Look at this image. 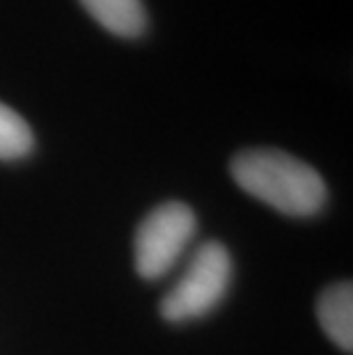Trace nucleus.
Returning <instances> with one entry per match:
<instances>
[{"label":"nucleus","instance_id":"f257e3e1","mask_svg":"<svg viewBox=\"0 0 353 355\" xmlns=\"http://www.w3.org/2000/svg\"><path fill=\"white\" fill-rule=\"evenodd\" d=\"M230 175L250 198L289 218L319 214L328 198L319 172L280 149H243L232 158Z\"/></svg>","mask_w":353,"mask_h":355},{"label":"nucleus","instance_id":"f03ea898","mask_svg":"<svg viewBox=\"0 0 353 355\" xmlns=\"http://www.w3.org/2000/svg\"><path fill=\"white\" fill-rule=\"evenodd\" d=\"M232 282L230 250L207 241L191 254V261L175 286L161 300V316L168 323H186L207 316L221 305Z\"/></svg>","mask_w":353,"mask_h":355},{"label":"nucleus","instance_id":"7ed1b4c3","mask_svg":"<svg viewBox=\"0 0 353 355\" xmlns=\"http://www.w3.org/2000/svg\"><path fill=\"white\" fill-rule=\"evenodd\" d=\"M198 232V218L184 202H165L149 211L133 241L136 270L142 279H161L177 266Z\"/></svg>","mask_w":353,"mask_h":355},{"label":"nucleus","instance_id":"20e7f679","mask_svg":"<svg viewBox=\"0 0 353 355\" xmlns=\"http://www.w3.org/2000/svg\"><path fill=\"white\" fill-rule=\"evenodd\" d=\"M317 319L321 330L330 337L337 349L353 351V286L337 282L319 296Z\"/></svg>","mask_w":353,"mask_h":355},{"label":"nucleus","instance_id":"39448f33","mask_svg":"<svg viewBox=\"0 0 353 355\" xmlns=\"http://www.w3.org/2000/svg\"><path fill=\"white\" fill-rule=\"evenodd\" d=\"M89 17L110 35L138 40L147 33V10L142 0H78Z\"/></svg>","mask_w":353,"mask_h":355},{"label":"nucleus","instance_id":"423d86ee","mask_svg":"<svg viewBox=\"0 0 353 355\" xmlns=\"http://www.w3.org/2000/svg\"><path fill=\"white\" fill-rule=\"evenodd\" d=\"M35 147V135L28 122L0 101V161L26 158Z\"/></svg>","mask_w":353,"mask_h":355}]
</instances>
